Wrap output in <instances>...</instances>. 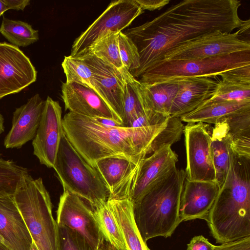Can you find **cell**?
<instances>
[{
    "label": "cell",
    "mask_w": 250,
    "mask_h": 250,
    "mask_svg": "<svg viewBox=\"0 0 250 250\" xmlns=\"http://www.w3.org/2000/svg\"><path fill=\"white\" fill-rule=\"evenodd\" d=\"M103 245V244H102ZM99 250H116L113 249L112 247H111L110 246H109L108 244L107 246L104 247L103 245H102L101 247Z\"/></svg>",
    "instance_id": "cell-41"
},
{
    "label": "cell",
    "mask_w": 250,
    "mask_h": 250,
    "mask_svg": "<svg viewBox=\"0 0 250 250\" xmlns=\"http://www.w3.org/2000/svg\"><path fill=\"white\" fill-rule=\"evenodd\" d=\"M62 92L66 110L94 118L112 119L122 125L119 118L94 89L78 83L65 82L62 84Z\"/></svg>",
    "instance_id": "cell-16"
},
{
    "label": "cell",
    "mask_w": 250,
    "mask_h": 250,
    "mask_svg": "<svg viewBox=\"0 0 250 250\" xmlns=\"http://www.w3.org/2000/svg\"><path fill=\"white\" fill-rule=\"evenodd\" d=\"M62 65L66 82L78 83L94 89L93 72L83 59L65 56Z\"/></svg>",
    "instance_id": "cell-32"
},
{
    "label": "cell",
    "mask_w": 250,
    "mask_h": 250,
    "mask_svg": "<svg viewBox=\"0 0 250 250\" xmlns=\"http://www.w3.org/2000/svg\"><path fill=\"white\" fill-rule=\"evenodd\" d=\"M37 74L29 58L18 46L0 42V99L35 82Z\"/></svg>",
    "instance_id": "cell-14"
},
{
    "label": "cell",
    "mask_w": 250,
    "mask_h": 250,
    "mask_svg": "<svg viewBox=\"0 0 250 250\" xmlns=\"http://www.w3.org/2000/svg\"><path fill=\"white\" fill-rule=\"evenodd\" d=\"M13 196L38 250H59L58 226L42 178L34 179L29 174Z\"/></svg>",
    "instance_id": "cell-5"
},
{
    "label": "cell",
    "mask_w": 250,
    "mask_h": 250,
    "mask_svg": "<svg viewBox=\"0 0 250 250\" xmlns=\"http://www.w3.org/2000/svg\"><path fill=\"white\" fill-rule=\"evenodd\" d=\"M143 12L135 0L111 1L103 13L75 39L69 56L76 57L105 35L122 31Z\"/></svg>",
    "instance_id": "cell-10"
},
{
    "label": "cell",
    "mask_w": 250,
    "mask_h": 250,
    "mask_svg": "<svg viewBox=\"0 0 250 250\" xmlns=\"http://www.w3.org/2000/svg\"><path fill=\"white\" fill-rule=\"evenodd\" d=\"M26 168L11 160L0 158V197L13 195L29 175Z\"/></svg>",
    "instance_id": "cell-30"
},
{
    "label": "cell",
    "mask_w": 250,
    "mask_h": 250,
    "mask_svg": "<svg viewBox=\"0 0 250 250\" xmlns=\"http://www.w3.org/2000/svg\"><path fill=\"white\" fill-rule=\"evenodd\" d=\"M30 2L29 0H0V17L9 9L23 10Z\"/></svg>",
    "instance_id": "cell-38"
},
{
    "label": "cell",
    "mask_w": 250,
    "mask_h": 250,
    "mask_svg": "<svg viewBox=\"0 0 250 250\" xmlns=\"http://www.w3.org/2000/svg\"><path fill=\"white\" fill-rule=\"evenodd\" d=\"M220 189L216 181H189L186 179L180 203L181 222L197 219L207 221Z\"/></svg>",
    "instance_id": "cell-17"
},
{
    "label": "cell",
    "mask_w": 250,
    "mask_h": 250,
    "mask_svg": "<svg viewBox=\"0 0 250 250\" xmlns=\"http://www.w3.org/2000/svg\"><path fill=\"white\" fill-rule=\"evenodd\" d=\"M123 235L127 250H147L139 233L129 199H108L106 202Z\"/></svg>",
    "instance_id": "cell-21"
},
{
    "label": "cell",
    "mask_w": 250,
    "mask_h": 250,
    "mask_svg": "<svg viewBox=\"0 0 250 250\" xmlns=\"http://www.w3.org/2000/svg\"><path fill=\"white\" fill-rule=\"evenodd\" d=\"M93 212L103 239L115 250H127L118 225L106 202Z\"/></svg>",
    "instance_id": "cell-27"
},
{
    "label": "cell",
    "mask_w": 250,
    "mask_h": 250,
    "mask_svg": "<svg viewBox=\"0 0 250 250\" xmlns=\"http://www.w3.org/2000/svg\"><path fill=\"white\" fill-rule=\"evenodd\" d=\"M250 65V50L210 58L159 62L146 69L139 81L152 84L192 77L213 78Z\"/></svg>",
    "instance_id": "cell-7"
},
{
    "label": "cell",
    "mask_w": 250,
    "mask_h": 250,
    "mask_svg": "<svg viewBox=\"0 0 250 250\" xmlns=\"http://www.w3.org/2000/svg\"><path fill=\"white\" fill-rule=\"evenodd\" d=\"M88 203L79 196L63 190L57 211L58 226L66 227L82 236L94 250H99L104 239Z\"/></svg>",
    "instance_id": "cell-12"
},
{
    "label": "cell",
    "mask_w": 250,
    "mask_h": 250,
    "mask_svg": "<svg viewBox=\"0 0 250 250\" xmlns=\"http://www.w3.org/2000/svg\"><path fill=\"white\" fill-rule=\"evenodd\" d=\"M222 79L250 83V65L234 69L223 73Z\"/></svg>",
    "instance_id": "cell-35"
},
{
    "label": "cell",
    "mask_w": 250,
    "mask_h": 250,
    "mask_svg": "<svg viewBox=\"0 0 250 250\" xmlns=\"http://www.w3.org/2000/svg\"><path fill=\"white\" fill-rule=\"evenodd\" d=\"M30 250H38L35 243L33 242Z\"/></svg>",
    "instance_id": "cell-43"
},
{
    "label": "cell",
    "mask_w": 250,
    "mask_h": 250,
    "mask_svg": "<svg viewBox=\"0 0 250 250\" xmlns=\"http://www.w3.org/2000/svg\"><path fill=\"white\" fill-rule=\"evenodd\" d=\"M118 33L111 32L105 35L95 42L83 53H91L114 68L121 69L124 66L118 48Z\"/></svg>",
    "instance_id": "cell-29"
},
{
    "label": "cell",
    "mask_w": 250,
    "mask_h": 250,
    "mask_svg": "<svg viewBox=\"0 0 250 250\" xmlns=\"http://www.w3.org/2000/svg\"><path fill=\"white\" fill-rule=\"evenodd\" d=\"M216 243L231 242L250 236V161L232 159L225 182L207 219Z\"/></svg>",
    "instance_id": "cell-3"
},
{
    "label": "cell",
    "mask_w": 250,
    "mask_h": 250,
    "mask_svg": "<svg viewBox=\"0 0 250 250\" xmlns=\"http://www.w3.org/2000/svg\"><path fill=\"white\" fill-rule=\"evenodd\" d=\"M76 57L81 58L89 66L93 72L94 90L106 103L123 125V79L120 70L88 52Z\"/></svg>",
    "instance_id": "cell-15"
},
{
    "label": "cell",
    "mask_w": 250,
    "mask_h": 250,
    "mask_svg": "<svg viewBox=\"0 0 250 250\" xmlns=\"http://www.w3.org/2000/svg\"><path fill=\"white\" fill-rule=\"evenodd\" d=\"M147 250H150L148 248Z\"/></svg>",
    "instance_id": "cell-45"
},
{
    "label": "cell",
    "mask_w": 250,
    "mask_h": 250,
    "mask_svg": "<svg viewBox=\"0 0 250 250\" xmlns=\"http://www.w3.org/2000/svg\"><path fill=\"white\" fill-rule=\"evenodd\" d=\"M214 250H250V236L215 246Z\"/></svg>",
    "instance_id": "cell-36"
},
{
    "label": "cell",
    "mask_w": 250,
    "mask_h": 250,
    "mask_svg": "<svg viewBox=\"0 0 250 250\" xmlns=\"http://www.w3.org/2000/svg\"><path fill=\"white\" fill-rule=\"evenodd\" d=\"M202 122L188 123L184 126L187 155L186 179L189 181H216L211 149V133Z\"/></svg>",
    "instance_id": "cell-11"
},
{
    "label": "cell",
    "mask_w": 250,
    "mask_h": 250,
    "mask_svg": "<svg viewBox=\"0 0 250 250\" xmlns=\"http://www.w3.org/2000/svg\"><path fill=\"white\" fill-rule=\"evenodd\" d=\"M143 11L160 10L170 2L169 0H135Z\"/></svg>",
    "instance_id": "cell-39"
},
{
    "label": "cell",
    "mask_w": 250,
    "mask_h": 250,
    "mask_svg": "<svg viewBox=\"0 0 250 250\" xmlns=\"http://www.w3.org/2000/svg\"><path fill=\"white\" fill-rule=\"evenodd\" d=\"M0 157H1V154H0Z\"/></svg>",
    "instance_id": "cell-46"
},
{
    "label": "cell",
    "mask_w": 250,
    "mask_h": 250,
    "mask_svg": "<svg viewBox=\"0 0 250 250\" xmlns=\"http://www.w3.org/2000/svg\"><path fill=\"white\" fill-rule=\"evenodd\" d=\"M0 250H9V249L4 244L0 243Z\"/></svg>",
    "instance_id": "cell-42"
},
{
    "label": "cell",
    "mask_w": 250,
    "mask_h": 250,
    "mask_svg": "<svg viewBox=\"0 0 250 250\" xmlns=\"http://www.w3.org/2000/svg\"><path fill=\"white\" fill-rule=\"evenodd\" d=\"M118 43L123 65L131 73L140 66V56L137 48L122 31L118 33Z\"/></svg>",
    "instance_id": "cell-33"
},
{
    "label": "cell",
    "mask_w": 250,
    "mask_h": 250,
    "mask_svg": "<svg viewBox=\"0 0 250 250\" xmlns=\"http://www.w3.org/2000/svg\"><path fill=\"white\" fill-rule=\"evenodd\" d=\"M215 246L203 235L195 236L187 245V250H214Z\"/></svg>",
    "instance_id": "cell-37"
},
{
    "label": "cell",
    "mask_w": 250,
    "mask_h": 250,
    "mask_svg": "<svg viewBox=\"0 0 250 250\" xmlns=\"http://www.w3.org/2000/svg\"><path fill=\"white\" fill-rule=\"evenodd\" d=\"M237 0H184L142 25L124 33L137 48L139 67L130 74L140 77L169 49L216 30L231 33L242 24Z\"/></svg>",
    "instance_id": "cell-1"
},
{
    "label": "cell",
    "mask_w": 250,
    "mask_h": 250,
    "mask_svg": "<svg viewBox=\"0 0 250 250\" xmlns=\"http://www.w3.org/2000/svg\"><path fill=\"white\" fill-rule=\"evenodd\" d=\"M120 70L123 79V126L133 127L136 121L145 115L139 98L138 80L124 67Z\"/></svg>",
    "instance_id": "cell-24"
},
{
    "label": "cell",
    "mask_w": 250,
    "mask_h": 250,
    "mask_svg": "<svg viewBox=\"0 0 250 250\" xmlns=\"http://www.w3.org/2000/svg\"><path fill=\"white\" fill-rule=\"evenodd\" d=\"M53 168L63 190L81 198L94 209L107 200L110 192L99 172L76 150L64 132Z\"/></svg>",
    "instance_id": "cell-6"
},
{
    "label": "cell",
    "mask_w": 250,
    "mask_h": 250,
    "mask_svg": "<svg viewBox=\"0 0 250 250\" xmlns=\"http://www.w3.org/2000/svg\"><path fill=\"white\" fill-rule=\"evenodd\" d=\"M250 99V83L224 79L217 83L211 97L201 104L210 103Z\"/></svg>",
    "instance_id": "cell-31"
},
{
    "label": "cell",
    "mask_w": 250,
    "mask_h": 250,
    "mask_svg": "<svg viewBox=\"0 0 250 250\" xmlns=\"http://www.w3.org/2000/svg\"><path fill=\"white\" fill-rule=\"evenodd\" d=\"M135 167L126 159L108 157L98 161L94 167L99 172L110 194Z\"/></svg>",
    "instance_id": "cell-26"
},
{
    "label": "cell",
    "mask_w": 250,
    "mask_h": 250,
    "mask_svg": "<svg viewBox=\"0 0 250 250\" xmlns=\"http://www.w3.org/2000/svg\"><path fill=\"white\" fill-rule=\"evenodd\" d=\"M175 81L178 82L179 90L169 115L179 118L195 110L209 99L217 84L214 80L207 77H192Z\"/></svg>",
    "instance_id": "cell-20"
},
{
    "label": "cell",
    "mask_w": 250,
    "mask_h": 250,
    "mask_svg": "<svg viewBox=\"0 0 250 250\" xmlns=\"http://www.w3.org/2000/svg\"><path fill=\"white\" fill-rule=\"evenodd\" d=\"M58 226L59 250H94L77 232L65 226Z\"/></svg>",
    "instance_id": "cell-34"
},
{
    "label": "cell",
    "mask_w": 250,
    "mask_h": 250,
    "mask_svg": "<svg viewBox=\"0 0 250 250\" xmlns=\"http://www.w3.org/2000/svg\"><path fill=\"white\" fill-rule=\"evenodd\" d=\"M178 161L171 145L162 146L144 158L108 199H129L135 204L157 180L176 167Z\"/></svg>",
    "instance_id": "cell-8"
},
{
    "label": "cell",
    "mask_w": 250,
    "mask_h": 250,
    "mask_svg": "<svg viewBox=\"0 0 250 250\" xmlns=\"http://www.w3.org/2000/svg\"><path fill=\"white\" fill-rule=\"evenodd\" d=\"M44 105L39 94L27 103L16 108L13 112L11 128L5 137L6 148H20L35 138Z\"/></svg>",
    "instance_id": "cell-18"
},
{
    "label": "cell",
    "mask_w": 250,
    "mask_h": 250,
    "mask_svg": "<svg viewBox=\"0 0 250 250\" xmlns=\"http://www.w3.org/2000/svg\"><path fill=\"white\" fill-rule=\"evenodd\" d=\"M250 110V99L210 103L200 105L180 117L187 123L216 124L238 113Z\"/></svg>",
    "instance_id": "cell-23"
},
{
    "label": "cell",
    "mask_w": 250,
    "mask_h": 250,
    "mask_svg": "<svg viewBox=\"0 0 250 250\" xmlns=\"http://www.w3.org/2000/svg\"><path fill=\"white\" fill-rule=\"evenodd\" d=\"M62 107L48 96L44 101L39 127L32 145L33 154L41 164L53 168L64 134Z\"/></svg>",
    "instance_id": "cell-13"
},
{
    "label": "cell",
    "mask_w": 250,
    "mask_h": 250,
    "mask_svg": "<svg viewBox=\"0 0 250 250\" xmlns=\"http://www.w3.org/2000/svg\"><path fill=\"white\" fill-rule=\"evenodd\" d=\"M169 117L154 125L127 127L104 125L95 118L69 112L62 118V125L70 143L92 167L108 157L126 159L137 167L151 154L152 143Z\"/></svg>",
    "instance_id": "cell-2"
},
{
    "label": "cell",
    "mask_w": 250,
    "mask_h": 250,
    "mask_svg": "<svg viewBox=\"0 0 250 250\" xmlns=\"http://www.w3.org/2000/svg\"><path fill=\"white\" fill-rule=\"evenodd\" d=\"M185 171L176 167L160 177L133 205L134 220L143 241L172 235L181 223L180 199Z\"/></svg>",
    "instance_id": "cell-4"
},
{
    "label": "cell",
    "mask_w": 250,
    "mask_h": 250,
    "mask_svg": "<svg viewBox=\"0 0 250 250\" xmlns=\"http://www.w3.org/2000/svg\"><path fill=\"white\" fill-rule=\"evenodd\" d=\"M250 50V42L241 39L238 31L228 33L216 30L177 44L167 51L158 62L210 58Z\"/></svg>",
    "instance_id": "cell-9"
},
{
    "label": "cell",
    "mask_w": 250,
    "mask_h": 250,
    "mask_svg": "<svg viewBox=\"0 0 250 250\" xmlns=\"http://www.w3.org/2000/svg\"><path fill=\"white\" fill-rule=\"evenodd\" d=\"M0 234L9 250H30L33 240L13 195L0 197Z\"/></svg>",
    "instance_id": "cell-19"
},
{
    "label": "cell",
    "mask_w": 250,
    "mask_h": 250,
    "mask_svg": "<svg viewBox=\"0 0 250 250\" xmlns=\"http://www.w3.org/2000/svg\"><path fill=\"white\" fill-rule=\"evenodd\" d=\"M0 33L13 45L26 47L38 41V30L29 23L3 17Z\"/></svg>",
    "instance_id": "cell-28"
},
{
    "label": "cell",
    "mask_w": 250,
    "mask_h": 250,
    "mask_svg": "<svg viewBox=\"0 0 250 250\" xmlns=\"http://www.w3.org/2000/svg\"><path fill=\"white\" fill-rule=\"evenodd\" d=\"M4 130V118L2 115L0 113V135Z\"/></svg>",
    "instance_id": "cell-40"
},
{
    "label": "cell",
    "mask_w": 250,
    "mask_h": 250,
    "mask_svg": "<svg viewBox=\"0 0 250 250\" xmlns=\"http://www.w3.org/2000/svg\"><path fill=\"white\" fill-rule=\"evenodd\" d=\"M217 124L232 151L250 159V110L231 116Z\"/></svg>",
    "instance_id": "cell-22"
},
{
    "label": "cell",
    "mask_w": 250,
    "mask_h": 250,
    "mask_svg": "<svg viewBox=\"0 0 250 250\" xmlns=\"http://www.w3.org/2000/svg\"><path fill=\"white\" fill-rule=\"evenodd\" d=\"M210 149L216 181L221 188L230 167L232 151L217 124H215L211 133Z\"/></svg>",
    "instance_id": "cell-25"
},
{
    "label": "cell",
    "mask_w": 250,
    "mask_h": 250,
    "mask_svg": "<svg viewBox=\"0 0 250 250\" xmlns=\"http://www.w3.org/2000/svg\"><path fill=\"white\" fill-rule=\"evenodd\" d=\"M0 243L4 245V241L2 237L0 234Z\"/></svg>",
    "instance_id": "cell-44"
}]
</instances>
